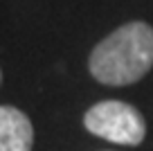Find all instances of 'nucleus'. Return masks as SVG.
<instances>
[{
	"label": "nucleus",
	"instance_id": "f257e3e1",
	"mask_svg": "<svg viewBox=\"0 0 153 151\" xmlns=\"http://www.w3.org/2000/svg\"><path fill=\"white\" fill-rule=\"evenodd\" d=\"M90 75L106 86H128L153 68V27L133 20L97 43L90 52Z\"/></svg>",
	"mask_w": 153,
	"mask_h": 151
},
{
	"label": "nucleus",
	"instance_id": "f03ea898",
	"mask_svg": "<svg viewBox=\"0 0 153 151\" xmlns=\"http://www.w3.org/2000/svg\"><path fill=\"white\" fill-rule=\"evenodd\" d=\"M83 126L92 135L124 147H137L146 135L142 113L120 99H106L88 108L83 115Z\"/></svg>",
	"mask_w": 153,
	"mask_h": 151
},
{
	"label": "nucleus",
	"instance_id": "20e7f679",
	"mask_svg": "<svg viewBox=\"0 0 153 151\" xmlns=\"http://www.w3.org/2000/svg\"><path fill=\"white\" fill-rule=\"evenodd\" d=\"M0 81H2V72H0Z\"/></svg>",
	"mask_w": 153,
	"mask_h": 151
},
{
	"label": "nucleus",
	"instance_id": "7ed1b4c3",
	"mask_svg": "<svg viewBox=\"0 0 153 151\" xmlns=\"http://www.w3.org/2000/svg\"><path fill=\"white\" fill-rule=\"evenodd\" d=\"M34 126L23 111L0 106V151H32Z\"/></svg>",
	"mask_w": 153,
	"mask_h": 151
}]
</instances>
